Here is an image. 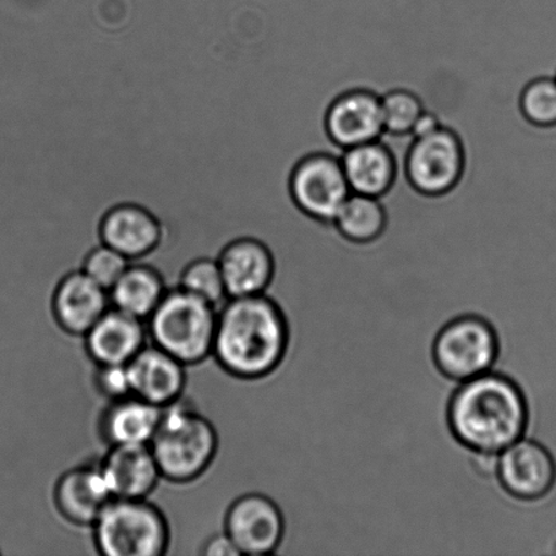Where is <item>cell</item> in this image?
I'll list each match as a JSON object with an SVG mask.
<instances>
[{"mask_svg": "<svg viewBox=\"0 0 556 556\" xmlns=\"http://www.w3.org/2000/svg\"><path fill=\"white\" fill-rule=\"evenodd\" d=\"M445 424L460 448L498 455L525 438L530 403L511 376L490 370L456 384L446 401Z\"/></svg>", "mask_w": 556, "mask_h": 556, "instance_id": "6da1fadb", "label": "cell"}, {"mask_svg": "<svg viewBox=\"0 0 556 556\" xmlns=\"http://www.w3.org/2000/svg\"><path fill=\"white\" fill-rule=\"evenodd\" d=\"M289 341L287 315L268 293L230 298L217 309L212 356L233 378L260 380L280 368Z\"/></svg>", "mask_w": 556, "mask_h": 556, "instance_id": "7a4b0ae2", "label": "cell"}, {"mask_svg": "<svg viewBox=\"0 0 556 556\" xmlns=\"http://www.w3.org/2000/svg\"><path fill=\"white\" fill-rule=\"evenodd\" d=\"M150 448L163 479L190 483L203 477L214 463L219 435L215 425L181 397L163 408Z\"/></svg>", "mask_w": 556, "mask_h": 556, "instance_id": "3957f363", "label": "cell"}, {"mask_svg": "<svg viewBox=\"0 0 556 556\" xmlns=\"http://www.w3.org/2000/svg\"><path fill=\"white\" fill-rule=\"evenodd\" d=\"M217 309L179 287L168 288L147 319V331L154 345L190 367L212 356Z\"/></svg>", "mask_w": 556, "mask_h": 556, "instance_id": "277c9868", "label": "cell"}, {"mask_svg": "<svg viewBox=\"0 0 556 556\" xmlns=\"http://www.w3.org/2000/svg\"><path fill=\"white\" fill-rule=\"evenodd\" d=\"M97 552L105 556H162L170 547V526L149 500L114 498L92 526Z\"/></svg>", "mask_w": 556, "mask_h": 556, "instance_id": "5b68a950", "label": "cell"}, {"mask_svg": "<svg viewBox=\"0 0 556 556\" xmlns=\"http://www.w3.org/2000/svg\"><path fill=\"white\" fill-rule=\"evenodd\" d=\"M501 356V338L490 319L462 314L435 331L430 358L440 376L459 384L490 372Z\"/></svg>", "mask_w": 556, "mask_h": 556, "instance_id": "8992f818", "label": "cell"}, {"mask_svg": "<svg viewBox=\"0 0 556 556\" xmlns=\"http://www.w3.org/2000/svg\"><path fill=\"white\" fill-rule=\"evenodd\" d=\"M495 481L511 500L535 503L546 498L555 488V457L546 445L525 435L500 452Z\"/></svg>", "mask_w": 556, "mask_h": 556, "instance_id": "52a82bcc", "label": "cell"}, {"mask_svg": "<svg viewBox=\"0 0 556 556\" xmlns=\"http://www.w3.org/2000/svg\"><path fill=\"white\" fill-rule=\"evenodd\" d=\"M225 532L241 555H274L286 538V517L268 495L249 493L233 501L228 508Z\"/></svg>", "mask_w": 556, "mask_h": 556, "instance_id": "ba28073f", "label": "cell"}, {"mask_svg": "<svg viewBox=\"0 0 556 556\" xmlns=\"http://www.w3.org/2000/svg\"><path fill=\"white\" fill-rule=\"evenodd\" d=\"M465 168V150L454 130L441 127L414 139L406 156L408 179L419 192L440 194L454 188Z\"/></svg>", "mask_w": 556, "mask_h": 556, "instance_id": "9c48e42d", "label": "cell"}, {"mask_svg": "<svg viewBox=\"0 0 556 556\" xmlns=\"http://www.w3.org/2000/svg\"><path fill=\"white\" fill-rule=\"evenodd\" d=\"M293 200L304 212L320 220H336L352 194L341 156L314 154L299 163L292 174Z\"/></svg>", "mask_w": 556, "mask_h": 556, "instance_id": "30bf717a", "label": "cell"}, {"mask_svg": "<svg viewBox=\"0 0 556 556\" xmlns=\"http://www.w3.org/2000/svg\"><path fill=\"white\" fill-rule=\"evenodd\" d=\"M109 308V292L81 269L65 271L54 286L53 318L70 336L85 337Z\"/></svg>", "mask_w": 556, "mask_h": 556, "instance_id": "8fae6325", "label": "cell"}, {"mask_svg": "<svg viewBox=\"0 0 556 556\" xmlns=\"http://www.w3.org/2000/svg\"><path fill=\"white\" fill-rule=\"evenodd\" d=\"M132 395L165 408L184 397L187 365L152 343L127 364Z\"/></svg>", "mask_w": 556, "mask_h": 556, "instance_id": "7c38bea8", "label": "cell"}, {"mask_svg": "<svg viewBox=\"0 0 556 556\" xmlns=\"http://www.w3.org/2000/svg\"><path fill=\"white\" fill-rule=\"evenodd\" d=\"M219 263L228 299L268 293L276 278L270 249L255 238H239L222 250Z\"/></svg>", "mask_w": 556, "mask_h": 556, "instance_id": "4fadbf2b", "label": "cell"}, {"mask_svg": "<svg viewBox=\"0 0 556 556\" xmlns=\"http://www.w3.org/2000/svg\"><path fill=\"white\" fill-rule=\"evenodd\" d=\"M113 500L100 463L71 468L54 488V505L59 514L78 527L94 526Z\"/></svg>", "mask_w": 556, "mask_h": 556, "instance_id": "5bb4252c", "label": "cell"}, {"mask_svg": "<svg viewBox=\"0 0 556 556\" xmlns=\"http://www.w3.org/2000/svg\"><path fill=\"white\" fill-rule=\"evenodd\" d=\"M326 127L343 149L378 141L384 134L381 97L370 90L345 92L327 112Z\"/></svg>", "mask_w": 556, "mask_h": 556, "instance_id": "9a60e30c", "label": "cell"}, {"mask_svg": "<svg viewBox=\"0 0 556 556\" xmlns=\"http://www.w3.org/2000/svg\"><path fill=\"white\" fill-rule=\"evenodd\" d=\"M100 467L114 498L149 500L163 479L149 444L111 445Z\"/></svg>", "mask_w": 556, "mask_h": 556, "instance_id": "2e32d148", "label": "cell"}, {"mask_svg": "<svg viewBox=\"0 0 556 556\" xmlns=\"http://www.w3.org/2000/svg\"><path fill=\"white\" fill-rule=\"evenodd\" d=\"M87 354L97 365H127L147 345V324L112 307L85 334Z\"/></svg>", "mask_w": 556, "mask_h": 556, "instance_id": "e0dca14e", "label": "cell"}, {"mask_svg": "<svg viewBox=\"0 0 556 556\" xmlns=\"http://www.w3.org/2000/svg\"><path fill=\"white\" fill-rule=\"evenodd\" d=\"M160 222L149 210L136 204L114 206L103 217L102 243L117 250L130 260L140 261L150 255L161 242Z\"/></svg>", "mask_w": 556, "mask_h": 556, "instance_id": "ac0fdd59", "label": "cell"}, {"mask_svg": "<svg viewBox=\"0 0 556 556\" xmlns=\"http://www.w3.org/2000/svg\"><path fill=\"white\" fill-rule=\"evenodd\" d=\"M162 414V407L135 395L113 401L101 419L103 439L109 445H150Z\"/></svg>", "mask_w": 556, "mask_h": 556, "instance_id": "d6986e66", "label": "cell"}, {"mask_svg": "<svg viewBox=\"0 0 556 556\" xmlns=\"http://www.w3.org/2000/svg\"><path fill=\"white\" fill-rule=\"evenodd\" d=\"M341 163L352 193L380 198L394 182L395 160L380 140L346 149Z\"/></svg>", "mask_w": 556, "mask_h": 556, "instance_id": "ffe728a7", "label": "cell"}, {"mask_svg": "<svg viewBox=\"0 0 556 556\" xmlns=\"http://www.w3.org/2000/svg\"><path fill=\"white\" fill-rule=\"evenodd\" d=\"M168 291L166 277L155 266L130 263L111 291V305L147 321Z\"/></svg>", "mask_w": 556, "mask_h": 556, "instance_id": "44dd1931", "label": "cell"}, {"mask_svg": "<svg viewBox=\"0 0 556 556\" xmlns=\"http://www.w3.org/2000/svg\"><path fill=\"white\" fill-rule=\"evenodd\" d=\"M336 225L354 242L378 238L386 226V214L379 198L352 193L336 217Z\"/></svg>", "mask_w": 556, "mask_h": 556, "instance_id": "7402d4cb", "label": "cell"}, {"mask_svg": "<svg viewBox=\"0 0 556 556\" xmlns=\"http://www.w3.org/2000/svg\"><path fill=\"white\" fill-rule=\"evenodd\" d=\"M177 287L216 308H220L228 299L225 280L216 258L200 257L190 261L179 271Z\"/></svg>", "mask_w": 556, "mask_h": 556, "instance_id": "603a6c76", "label": "cell"}, {"mask_svg": "<svg viewBox=\"0 0 556 556\" xmlns=\"http://www.w3.org/2000/svg\"><path fill=\"white\" fill-rule=\"evenodd\" d=\"M427 111L421 98L416 92L395 89L381 96L384 132L405 135L412 134L414 124Z\"/></svg>", "mask_w": 556, "mask_h": 556, "instance_id": "cb8c5ba5", "label": "cell"}, {"mask_svg": "<svg viewBox=\"0 0 556 556\" xmlns=\"http://www.w3.org/2000/svg\"><path fill=\"white\" fill-rule=\"evenodd\" d=\"M522 114L539 127L556 125L555 75L539 76L526 86L520 100Z\"/></svg>", "mask_w": 556, "mask_h": 556, "instance_id": "d4e9b609", "label": "cell"}, {"mask_svg": "<svg viewBox=\"0 0 556 556\" xmlns=\"http://www.w3.org/2000/svg\"><path fill=\"white\" fill-rule=\"evenodd\" d=\"M130 260L117 250L100 244L87 253L80 269L85 271L98 286L111 291L116 282L129 268Z\"/></svg>", "mask_w": 556, "mask_h": 556, "instance_id": "484cf974", "label": "cell"}, {"mask_svg": "<svg viewBox=\"0 0 556 556\" xmlns=\"http://www.w3.org/2000/svg\"><path fill=\"white\" fill-rule=\"evenodd\" d=\"M96 384L111 402L132 395L127 365H98Z\"/></svg>", "mask_w": 556, "mask_h": 556, "instance_id": "4316f807", "label": "cell"}, {"mask_svg": "<svg viewBox=\"0 0 556 556\" xmlns=\"http://www.w3.org/2000/svg\"><path fill=\"white\" fill-rule=\"evenodd\" d=\"M201 554L206 556H241L236 544L232 543L225 531L211 536L201 548Z\"/></svg>", "mask_w": 556, "mask_h": 556, "instance_id": "83f0119b", "label": "cell"}, {"mask_svg": "<svg viewBox=\"0 0 556 556\" xmlns=\"http://www.w3.org/2000/svg\"><path fill=\"white\" fill-rule=\"evenodd\" d=\"M441 127L443 125H441L439 117L433 112L425 111L421 117L417 119V123L414 124L412 135L414 139L424 138V136L433 134Z\"/></svg>", "mask_w": 556, "mask_h": 556, "instance_id": "f1b7e54d", "label": "cell"}, {"mask_svg": "<svg viewBox=\"0 0 556 556\" xmlns=\"http://www.w3.org/2000/svg\"><path fill=\"white\" fill-rule=\"evenodd\" d=\"M555 78H556V74H555Z\"/></svg>", "mask_w": 556, "mask_h": 556, "instance_id": "f546056e", "label": "cell"}]
</instances>
